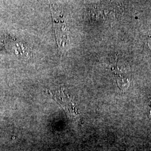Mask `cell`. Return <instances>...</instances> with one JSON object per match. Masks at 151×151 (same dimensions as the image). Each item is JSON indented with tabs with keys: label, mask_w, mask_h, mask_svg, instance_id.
Here are the masks:
<instances>
[{
	"label": "cell",
	"mask_w": 151,
	"mask_h": 151,
	"mask_svg": "<svg viewBox=\"0 0 151 151\" xmlns=\"http://www.w3.org/2000/svg\"><path fill=\"white\" fill-rule=\"evenodd\" d=\"M111 70L116 78L119 88L125 90L129 86L131 72L129 66L119 54L112 57L111 60Z\"/></svg>",
	"instance_id": "6da1fadb"
},
{
	"label": "cell",
	"mask_w": 151,
	"mask_h": 151,
	"mask_svg": "<svg viewBox=\"0 0 151 151\" xmlns=\"http://www.w3.org/2000/svg\"><path fill=\"white\" fill-rule=\"evenodd\" d=\"M51 9L54 19V27L57 42L60 48H65L69 43L67 27L64 22V17L61 15L60 11L55 9L54 6H52Z\"/></svg>",
	"instance_id": "7a4b0ae2"
}]
</instances>
